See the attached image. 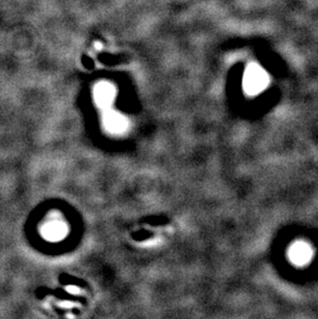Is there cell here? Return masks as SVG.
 Masks as SVG:
<instances>
[{
    "instance_id": "cell-1",
    "label": "cell",
    "mask_w": 318,
    "mask_h": 319,
    "mask_svg": "<svg viewBox=\"0 0 318 319\" xmlns=\"http://www.w3.org/2000/svg\"><path fill=\"white\" fill-rule=\"evenodd\" d=\"M268 82L266 73L256 67H252L248 69L245 76V88L249 93L255 94L263 90Z\"/></svg>"
},
{
    "instance_id": "cell-2",
    "label": "cell",
    "mask_w": 318,
    "mask_h": 319,
    "mask_svg": "<svg viewBox=\"0 0 318 319\" xmlns=\"http://www.w3.org/2000/svg\"><path fill=\"white\" fill-rule=\"evenodd\" d=\"M312 257V249L304 242H296L289 249V258L297 266H304L310 261Z\"/></svg>"
},
{
    "instance_id": "cell-3",
    "label": "cell",
    "mask_w": 318,
    "mask_h": 319,
    "mask_svg": "<svg viewBox=\"0 0 318 319\" xmlns=\"http://www.w3.org/2000/svg\"><path fill=\"white\" fill-rule=\"evenodd\" d=\"M67 225L59 220H54L46 223L43 228V236L45 239L56 242L67 236Z\"/></svg>"
},
{
    "instance_id": "cell-4",
    "label": "cell",
    "mask_w": 318,
    "mask_h": 319,
    "mask_svg": "<svg viewBox=\"0 0 318 319\" xmlns=\"http://www.w3.org/2000/svg\"><path fill=\"white\" fill-rule=\"evenodd\" d=\"M115 97V88L108 83H100L95 87L94 98L101 108H108Z\"/></svg>"
},
{
    "instance_id": "cell-5",
    "label": "cell",
    "mask_w": 318,
    "mask_h": 319,
    "mask_svg": "<svg viewBox=\"0 0 318 319\" xmlns=\"http://www.w3.org/2000/svg\"><path fill=\"white\" fill-rule=\"evenodd\" d=\"M104 123L106 128L113 134H120L127 128V121L122 116L116 112H109L105 116Z\"/></svg>"
}]
</instances>
